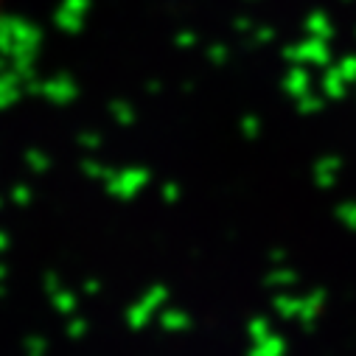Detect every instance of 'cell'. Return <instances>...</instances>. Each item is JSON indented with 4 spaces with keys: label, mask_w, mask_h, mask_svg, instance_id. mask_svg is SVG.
Instances as JSON below:
<instances>
[{
    "label": "cell",
    "mask_w": 356,
    "mask_h": 356,
    "mask_svg": "<svg viewBox=\"0 0 356 356\" xmlns=\"http://www.w3.org/2000/svg\"><path fill=\"white\" fill-rule=\"evenodd\" d=\"M0 6H3V0H0Z\"/></svg>",
    "instance_id": "6da1fadb"
}]
</instances>
